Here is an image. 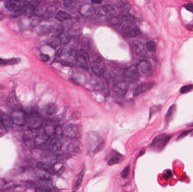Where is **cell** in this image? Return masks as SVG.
<instances>
[{"label": "cell", "mask_w": 193, "mask_h": 192, "mask_svg": "<svg viewBox=\"0 0 193 192\" xmlns=\"http://www.w3.org/2000/svg\"><path fill=\"white\" fill-rule=\"evenodd\" d=\"M92 70L95 75L98 78L102 76V68H101V60L99 59H95L91 64Z\"/></svg>", "instance_id": "cell-17"}, {"label": "cell", "mask_w": 193, "mask_h": 192, "mask_svg": "<svg viewBox=\"0 0 193 192\" xmlns=\"http://www.w3.org/2000/svg\"><path fill=\"white\" fill-rule=\"evenodd\" d=\"M130 169H131L130 165H128L126 168H124V169L120 174V175L122 178H123V179L127 178L129 176V172H130Z\"/></svg>", "instance_id": "cell-40"}, {"label": "cell", "mask_w": 193, "mask_h": 192, "mask_svg": "<svg viewBox=\"0 0 193 192\" xmlns=\"http://www.w3.org/2000/svg\"><path fill=\"white\" fill-rule=\"evenodd\" d=\"M188 29L190 30V31H193V25H190V26H188Z\"/></svg>", "instance_id": "cell-56"}, {"label": "cell", "mask_w": 193, "mask_h": 192, "mask_svg": "<svg viewBox=\"0 0 193 192\" xmlns=\"http://www.w3.org/2000/svg\"><path fill=\"white\" fill-rule=\"evenodd\" d=\"M77 51L76 48L72 45H67L62 50V57L66 60H73L76 57L77 54Z\"/></svg>", "instance_id": "cell-12"}, {"label": "cell", "mask_w": 193, "mask_h": 192, "mask_svg": "<svg viewBox=\"0 0 193 192\" xmlns=\"http://www.w3.org/2000/svg\"><path fill=\"white\" fill-rule=\"evenodd\" d=\"M80 142L78 140H75L69 144L67 149L71 153H78L80 151Z\"/></svg>", "instance_id": "cell-23"}, {"label": "cell", "mask_w": 193, "mask_h": 192, "mask_svg": "<svg viewBox=\"0 0 193 192\" xmlns=\"http://www.w3.org/2000/svg\"><path fill=\"white\" fill-rule=\"evenodd\" d=\"M25 2L18 1H10L5 3V7L9 10L12 11H16L20 10L25 6Z\"/></svg>", "instance_id": "cell-15"}, {"label": "cell", "mask_w": 193, "mask_h": 192, "mask_svg": "<svg viewBox=\"0 0 193 192\" xmlns=\"http://www.w3.org/2000/svg\"><path fill=\"white\" fill-rule=\"evenodd\" d=\"M133 49L135 53L140 57H145L147 55V50L144 44L140 41H136L133 42Z\"/></svg>", "instance_id": "cell-16"}, {"label": "cell", "mask_w": 193, "mask_h": 192, "mask_svg": "<svg viewBox=\"0 0 193 192\" xmlns=\"http://www.w3.org/2000/svg\"><path fill=\"white\" fill-rule=\"evenodd\" d=\"M92 2L93 4H102V1H92Z\"/></svg>", "instance_id": "cell-55"}, {"label": "cell", "mask_w": 193, "mask_h": 192, "mask_svg": "<svg viewBox=\"0 0 193 192\" xmlns=\"http://www.w3.org/2000/svg\"><path fill=\"white\" fill-rule=\"evenodd\" d=\"M61 43V39L59 37H55L49 43V46L54 49H56Z\"/></svg>", "instance_id": "cell-35"}, {"label": "cell", "mask_w": 193, "mask_h": 192, "mask_svg": "<svg viewBox=\"0 0 193 192\" xmlns=\"http://www.w3.org/2000/svg\"><path fill=\"white\" fill-rule=\"evenodd\" d=\"M192 135H193V132H192Z\"/></svg>", "instance_id": "cell-58"}, {"label": "cell", "mask_w": 193, "mask_h": 192, "mask_svg": "<svg viewBox=\"0 0 193 192\" xmlns=\"http://www.w3.org/2000/svg\"><path fill=\"white\" fill-rule=\"evenodd\" d=\"M85 144L88 153L91 156H94L102 150L105 142L97 132L90 131L86 134Z\"/></svg>", "instance_id": "cell-1"}, {"label": "cell", "mask_w": 193, "mask_h": 192, "mask_svg": "<svg viewBox=\"0 0 193 192\" xmlns=\"http://www.w3.org/2000/svg\"><path fill=\"white\" fill-rule=\"evenodd\" d=\"M58 108L57 106L53 103H50L44 108V112L46 115L52 116L57 113Z\"/></svg>", "instance_id": "cell-27"}, {"label": "cell", "mask_w": 193, "mask_h": 192, "mask_svg": "<svg viewBox=\"0 0 193 192\" xmlns=\"http://www.w3.org/2000/svg\"><path fill=\"white\" fill-rule=\"evenodd\" d=\"M78 12L82 17L87 18L93 15L95 12V9L93 5L86 3L80 6Z\"/></svg>", "instance_id": "cell-11"}, {"label": "cell", "mask_w": 193, "mask_h": 192, "mask_svg": "<svg viewBox=\"0 0 193 192\" xmlns=\"http://www.w3.org/2000/svg\"><path fill=\"white\" fill-rule=\"evenodd\" d=\"M145 151H146V150H145V148H143L142 149H141V151H140V154H139V157L141 156L142 155H143L144 153H145Z\"/></svg>", "instance_id": "cell-54"}, {"label": "cell", "mask_w": 193, "mask_h": 192, "mask_svg": "<svg viewBox=\"0 0 193 192\" xmlns=\"http://www.w3.org/2000/svg\"><path fill=\"white\" fill-rule=\"evenodd\" d=\"M10 117L12 123L18 126H23L27 123V115L22 109L13 110Z\"/></svg>", "instance_id": "cell-4"}, {"label": "cell", "mask_w": 193, "mask_h": 192, "mask_svg": "<svg viewBox=\"0 0 193 192\" xmlns=\"http://www.w3.org/2000/svg\"><path fill=\"white\" fill-rule=\"evenodd\" d=\"M63 135L70 139H78L82 134V129L80 125L75 123L67 124L63 129Z\"/></svg>", "instance_id": "cell-2"}, {"label": "cell", "mask_w": 193, "mask_h": 192, "mask_svg": "<svg viewBox=\"0 0 193 192\" xmlns=\"http://www.w3.org/2000/svg\"><path fill=\"white\" fill-rule=\"evenodd\" d=\"M107 21L110 24L115 26H119L123 23V20L121 19L120 15H116L113 14L108 17Z\"/></svg>", "instance_id": "cell-25"}, {"label": "cell", "mask_w": 193, "mask_h": 192, "mask_svg": "<svg viewBox=\"0 0 193 192\" xmlns=\"http://www.w3.org/2000/svg\"><path fill=\"white\" fill-rule=\"evenodd\" d=\"M161 108V106H154L151 107H150V115H149V117L150 119L151 118L152 116L156 114V113H158Z\"/></svg>", "instance_id": "cell-39"}, {"label": "cell", "mask_w": 193, "mask_h": 192, "mask_svg": "<svg viewBox=\"0 0 193 192\" xmlns=\"http://www.w3.org/2000/svg\"><path fill=\"white\" fill-rule=\"evenodd\" d=\"M114 10V8L110 5H105L102 6L99 10L98 14L99 15L104 16L106 15L107 13Z\"/></svg>", "instance_id": "cell-31"}, {"label": "cell", "mask_w": 193, "mask_h": 192, "mask_svg": "<svg viewBox=\"0 0 193 192\" xmlns=\"http://www.w3.org/2000/svg\"><path fill=\"white\" fill-rule=\"evenodd\" d=\"M31 18V25L32 26H37L38 24V23H39V21H40L38 16L33 14V16Z\"/></svg>", "instance_id": "cell-43"}, {"label": "cell", "mask_w": 193, "mask_h": 192, "mask_svg": "<svg viewBox=\"0 0 193 192\" xmlns=\"http://www.w3.org/2000/svg\"><path fill=\"white\" fill-rule=\"evenodd\" d=\"M62 147V144L60 140L54 138L49 144V148L51 151H59Z\"/></svg>", "instance_id": "cell-20"}, {"label": "cell", "mask_w": 193, "mask_h": 192, "mask_svg": "<svg viewBox=\"0 0 193 192\" xmlns=\"http://www.w3.org/2000/svg\"><path fill=\"white\" fill-rule=\"evenodd\" d=\"M36 166L38 169L43 170L46 172H47L48 174H52V175L55 174L56 171H54L53 168H52L49 164H48L44 162L39 161V162H37V164H36Z\"/></svg>", "instance_id": "cell-19"}, {"label": "cell", "mask_w": 193, "mask_h": 192, "mask_svg": "<svg viewBox=\"0 0 193 192\" xmlns=\"http://www.w3.org/2000/svg\"><path fill=\"white\" fill-rule=\"evenodd\" d=\"M54 27L52 25H42L37 29V33L40 35H44L53 32Z\"/></svg>", "instance_id": "cell-24"}, {"label": "cell", "mask_w": 193, "mask_h": 192, "mask_svg": "<svg viewBox=\"0 0 193 192\" xmlns=\"http://www.w3.org/2000/svg\"><path fill=\"white\" fill-rule=\"evenodd\" d=\"M193 131V129H189V130H187L182 131L181 134H180V135H179V136L178 137L177 140H180V139L185 138V136H186L187 135L189 134L190 133H191Z\"/></svg>", "instance_id": "cell-44"}, {"label": "cell", "mask_w": 193, "mask_h": 192, "mask_svg": "<svg viewBox=\"0 0 193 192\" xmlns=\"http://www.w3.org/2000/svg\"><path fill=\"white\" fill-rule=\"evenodd\" d=\"M176 111V106L175 104L172 105V106H170L167 112V114L165 115V119L167 121H170L172 120V119L173 117V116L175 115Z\"/></svg>", "instance_id": "cell-32"}, {"label": "cell", "mask_w": 193, "mask_h": 192, "mask_svg": "<svg viewBox=\"0 0 193 192\" xmlns=\"http://www.w3.org/2000/svg\"><path fill=\"white\" fill-rule=\"evenodd\" d=\"M56 11H57V8L55 6H50L46 9L45 11L43 14V16L46 18H49L50 17H53L56 13Z\"/></svg>", "instance_id": "cell-30"}, {"label": "cell", "mask_w": 193, "mask_h": 192, "mask_svg": "<svg viewBox=\"0 0 193 192\" xmlns=\"http://www.w3.org/2000/svg\"><path fill=\"white\" fill-rule=\"evenodd\" d=\"M85 168L84 165L82 170L78 172V175L75 177L74 181V184L72 187V192H76L79 188H80L82 184V180L85 174Z\"/></svg>", "instance_id": "cell-14"}, {"label": "cell", "mask_w": 193, "mask_h": 192, "mask_svg": "<svg viewBox=\"0 0 193 192\" xmlns=\"http://www.w3.org/2000/svg\"><path fill=\"white\" fill-rule=\"evenodd\" d=\"M36 192H51L48 190H46L44 188L38 187L36 189Z\"/></svg>", "instance_id": "cell-51"}, {"label": "cell", "mask_w": 193, "mask_h": 192, "mask_svg": "<svg viewBox=\"0 0 193 192\" xmlns=\"http://www.w3.org/2000/svg\"><path fill=\"white\" fill-rule=\"evenodd\" d=\"M171 139V136L170 135L164 133L160 134L156 136L153 140L152 143L150 145V148L154 151H160L165 147Z\"/></svg>", "instance_id": "cell-3"}, {"label": "cell", "mask_w": 193, "mask_h": 192, "mask_svg": "<svg viewBox=\"0 0 193 192\" xmlns=\"http://www.w3.org/2000/svg\"><path fill=\"white\" fill-rule=\"evenodd\" d=\"M120 17H121L123 21H125L127 22H133L135 20V18L128 12H122L120 15Z\"/></svg>", "instance_id": "cell-33"}, {"label": "cell", "mask_w": 193, "mask_h": 192, "mask_svg": "<svg viewBox=\"0 0 193 192\" xmlns=\"http://www.w3.org/2000/svg\"><path fill=\"white\" fill-rule=\"evenodd\" d=\"M128 84L125 81L121 79H118L114 82V91L118 96L123 97L127 93Z\"/></svg>", "instance_id": "cell-6"}, {"label": "cell", "mask_w": 193, "mask_h": 192, "mask_svg": "<svg viewBox=\"0 0 193 192\" xmlns=\"http://www.w3.org/2000/svg\"><path fill=\"white\" fill-rule=\"evenodd\" d=\"M76 63L78 66L84 70H88V61L89 56L88 52L85 50L78 51L76 56Z\"/></svg>", "instance_id": "cell-5"}, {"label": "cell", "mask_w": 193, "mask_h": 192, "mask_svg": "<svg viewBox=\"0 0 193 192\" xmlns=\"http://www.w3.org/2000/svg\"><path fill=\"white\" fill-rule=\"evenodd\" d=\"M172 175V172L171 171H167V172L165 174V175H163V177H164V178L165 179H168L169 178H170L171 176Z\"/></svg>", "instance_id": "cell-50"}, {"label": "cell", "mask_w": 193, "mask_h": 192, "mask_svg": "<svg viewBox=\"0 0 193 192\" xmlns=\"http://www.w3.org/2000/svg\"><path fill=\"white\" fill-rule=\"evenodd\" d=\"M8 106L14 108V110L21 109L20 108V105L17 100L16 95L14 92H12L9 95L8 99Z\"/></svg>", "instance_id": "cell-18"}, {"label": "cell", "mask_w": 193, "mask_h": 192, "mask_svg": "<svg viewBox=\"0 0 193 192\" xmlns=\"http://www.w3.org/2000/svg\"><path fill=\"white\" fill-rule=\"evenodd\" d=\"M155 85L154 82H144L142 83L136 87L134 90L133 95L135 97L138 96L141 94H143L145 92L151 89Z\"/></svg>", "instance_id": "cell-13"}, {"label": "cell", "mask_w": 193, "mask_h": 192, "mask_svg": "<svg viewBox=\"0 0 193 192\" xmlns=\"http://www.w3.org/2000/svg\"><path fill=\"white\" fill-rule=\"evenodd\" d=\"M70 40H71V37H70V36H69V35H66L65 37H63V38H62V40H61V41H63V42L64 44H68V43L70 42Z\"/></svg>", "instance_id": "cell-49"}, {"label": "cell", "mask_w": 193, "mask_h": 192, "mask_svg": "<svg viewBox=\"0 0 193 192\" xmlns=\"http://www.w3.org/2000/svg\"><path fill=\"white\" fill-rule=\"evenodd\" d=\"M65 171H66V168L63 166L61 168H59V169H58L56 171L55 175H57L58 176H61L63 175V174L65 172Z\"/></svg>", "instance_id": "cell-46"}, {"label": "cell", "mask_w": 193, "mask_h": 192, "mask_svg": "<svg viewBox=\"0 0 193 192\" xmlns=\"http://www.w3.org/2000/svg\"><path fill=\"white\" fill-rule=\"evenodd\" d=\"M122 32L125 36L128 38L138 37L141 34L140 28L137 25H134L124 26L122 29Z\"/></svg>", "instance_id": "cell-8"}, {"label": "cell", "mask_w": 193, "mask_h": 192, "mask_svg": "<svg viewBox=\"0 0 193 192\" xmlns=\"http://www.w3.org/2000/svg\"><path fill=\"white\" fill-rule=\"evenodd\" d=\"M40 57H41V60L44 62H47L50 60V57L47 54H41Z\"/></svg>", "instance_id": "cell-47"}, {"label": "cell", "mask_w": 193, "mask_h": 192, "mask_svg": "<svg viewBox=\"0 0 193 192\" xmlns=\"http://www.w3.org/2000/svg\"><path fill=\"white\" fill-rule=\"evenodd\" d=\"M71 15L67 12L63 10H60L56 14L55 19L59 22H65L71 19Z\"/></svg>", "instance_id": "cell-28"}, {"label": "cell", "mask_w": 193, "mask_h": 192, "mask_svg": "<svg viewBox=\"0 0 193 192\" xmlns=\"http://www.w3.org/2000/svg\"><path fill=\"white\" fill-rule=\"evenodd\" d=\"M146 50L149 52H155L156 51V45L154 41H148L146 45Z\"/></svg>", "instance_id": "cell-36"}, {"label": "cell", "mask_w": 193, "mask_h": 192, "mask_svg": "<svg viewBox=\"0 0 193 192\" xmlns=\"http://www.w3.org/2000/svg\"><path fill=\"white\" fill-rule=\"evenodd\" d=\"M0 123L6 129L12 126V124L11 117L5 113H0Z\"/></svg>", "instance_id": "cell-21"}, {"label": "cell", "mask_w": 193, "mask_h": 192, "mask_svg": "<svg viewBox=\"0 0 193 192\" xmlns=\"http://www.w3.org/2000/svg\"><path fill=\"white\" fill-rule=\"evenodd\" d=\"M91 85L93 86L95 89L99 90L101 87V83L99 82V81L97 80V79H93L91 81Z\"/></svg>", "instance_id": "cell-42"}, {"label": "cell", "mask_w": 193, "mask_h": 192, "mask_svg": "<svg viewBox=\"0 0 193 192\" xmlns=\"http://www.w3.org/2000/svg\"><path fill=\"white\" fill-rule=\"evenodd\" d=\"M193 89V85H188L182 86L180 89L181 94H185L189 93Z\"/></svg>", "instance_id": "cell-41"}, {"label": "cell", "mask_w": 193, "mask_h": 192, "mask_svg": "<svg viewBox=\"0 0 193 192\" xmlns=\"http://www.w3.org/2000/svg\"><path fill=\"white\" fill-rule=\"evenodd\" d=\"M120 8L124 11V12H128L131 8V5L128 2H122L119 4Z\"/></svg>", "instance_id": "cell-38"}, {"label": "cell", "mask_w": 193, "mask_h": 192, "mask_svg": "<svg viewBox=\"0 0 193 192\" xmlns=\"http://www.w3.org/2000/svg\"><path fill=\"white\" fill-rule=\"evenodd\" d=\"M120 159L118 157H112L111 159L108 161V164L110 166H112L116 164H118L119 162Z\"/></svg>", "instance_id": "cell-45"}, {"label": "cell", "mask_w": 193, "mask_h": 192, "mask_svg": "<svg viewBox=\"0 0 193 192\" xmlns=\"http://www.w3.org/2000/svg\"><path fill=\"white\" fill-rule=\"evenodd\" d=\"M102 76L107 82H109L110 81L111 78V72L110 70L106 67H103L102 68Z\"/></svg>", "instance_id": "cell-34"}, {"label": "cell", "mask_w": 193, "mask_h": 192, "mask_svg": "<svg viewBox=\"0 0 193 192\" xmlns=\"http://www.w3.org/2000/svg\"><path fill=\"white\" fill-rule=\"evenodd\" d=\"M184 6L187 10H188L190 12H193V4H191V3L186 4L184 5Z\"/></svg>", "instance_id": "cell-48"}, {"label": "cell", "mask_w": 193, "mask_h": 192, "mask_svg": "<svg viewBox=\"0 0 193 192\" xmlns=\"http://www.w3.org/2000/svg\"><path fill=\"white\" fill-rule=\"evenodd\" d=\"M73 2L72 1H64V6L66 8H68L72 4V3Z\"/></svg>", "instance_id": "cell-52"}, {"label": "cell", "mask_w": 193, "mask_h": 192, "mask_svg": "<svg viewBox=\"0 0 193 192\" xmlns=\"http://www.w3.org/2000/svg\"><path fill=\"white\" fill-rule=\"evenodd\" d=\"M188 126H190V127L193 126V123H191V124H190V125H189Z\"/></svg>", "instance_id": "cell-57"}, {"label": "cell", "mask_w": 193, "mask_h": 192, "mask_svg": "<svg viewBox=\"0 0 193 192\" xmlns=\"http://www.w3.org/2000/svg\"><path fill=\"white\" fill-rule=\"evenodd\" d=\"M56 126L53 125H47L44 129V134L49 138H54L55 137Z\"/></svg>", "instance_id": "cell-26"}, {"label": "cell", "mask_w": 193, "mask_h": 192, "mask_svg": "<svg viewBox=\"0 0 193 192\" xmlns=\"http://www.w3.org/2000/svg\"><path fill=\"white\" fill-rule=\"evenodd\" d=\"M140 73L137 67L131 66L125 68L124 70V76L131 81H136L140 78Z\"/></svg>", "instance_id": "cell-9"}, {"label": "cell", "mask_w": 193, "mask_h": 192, "mask_svg": "<svg viewBox=\"0 0 193 192\" xmlns=\"http://www.w3.org/2000/svg\"><path fill=\"white\" fill-rule=\"evenodd\" d=\"M72 27H73V24H72V23L71 22H70V21H65L62 25L63 32L64 33H67V32H69L72 28Z\"/></svg>", "instance_id": "cell-37"}, {"label": "cell", "mask_w": 193, "mask_h": 192, "mask_svg": "<svg viewBox=\"0 0 193 192\" xmlns=\"http://www.w3.org/2000/svg\"><path fill=\"white\" fill-rule=\"evenodd\" d=\"M27 123L28 127L30 130H36L42 126L43 121L40 115L36 113H33L29 117Z\"/></svg>", "instance_id": "cell-7"}, {"label": "cell", "mask_w": 193, "mask_h": 192, "mask_svg": "<svg viewBox=\"0 0 193 192\" xmlns=\"http://www.w3.org/2000/svg\"><path fill=\"white\" fill-rule=\"evenodd\" d=\"M137 68L140 73L146 77L150 76L152 73V66L150 62L147 60H142L139 62Z\"/></svg>", "instance_id": "cell-10"}, {"label": "cell", "mask_w": 193, "mask_h": 192, "mask_svg": "<svg viewBox=\"0 0 193 192\" xmlns=\"http://www.w3.org/2000/svg\"><path fill=\"white\" fill-rule=\"evenodd\" d=\"M49 138L45 134L37 135L34 140V144L36 147L42 146L48 142Z\"/></svg>", "instance_id": "cell-22"}, {"label": "cell", "mask_w": 193, "mask_h": 192, "mask_svg": "<svg viewBox=\"0 0 193 192\" xmlns=\"http://www.w3.org/2000/svg\"><path fill=\"white\" fill-rule=\"evenodd\" d=\"M21 60L20 58H12L10 59H3L0 58V66L14 65L18 64Z\"/></svg>", "instance_id": "cell-29"}, {"label": "cell", "mask_w": 193, "mask_h": 192, "mask_svg": "<svg viewBox=\"0 0 193 192\" xmlns=\"http://www.w3.org/2000/svg\"><path fill=\"white\" fill-rule=\"evenodd\" d=\"M5 18L4 14L2 12H0V21L4 20Z\"/></svg>", "instance_id": "cell-53"}]
</instances>
